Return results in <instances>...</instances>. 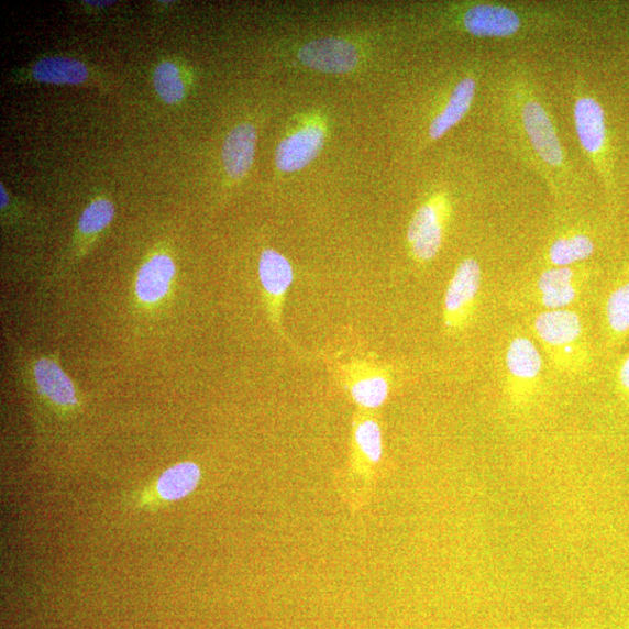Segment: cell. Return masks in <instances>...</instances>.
I'll return each mask as SVG.
<instances>
[{"instance_id": "obj_23", "label": "cell", "mask_w": 629, "mask_h": 629, "mask_svg": "<svg viewBox=\"0 0 629 629\" xmlns=\"http://www.w3.org/2000/svg\"><path fill=\"white\" fill-rule=\"evenodd\" d=\"M618 382L620 387L629 393V355L621 363L618 371Z\"/></svg>"}, {"instance_id": "obj_9", "label": "cell", "mask_w": 629, "mask_h": 629, "mask_svg": "<svg viewBox=\"0 0 629 629\" xmlns=\"http://www.w3.org/2000/svg\"><path fill=\"white\" fill-rule=\"evenodd\" d=\"M345 389L361 410H377L389 397L388 371L367 363L351 364L345 369Z\"/></svg>"}, {"instance_id": "obj_25", "label": "cell", "mask_w": 629, "mask_h": 629, "mask_svg": "<svg viewBox=\"0 0 629 629\" xmlns=\"http://www.w3.org/2000/svg\"><path fill=\"white\" fill-rule=\"evenodd\" d=\"M88 4L95 7H108L110 4H113V2H88Z\"/></svg>"}, {"instance_id": "obj_4", "label": "cell", "mask_w": 629, "mask_h": 629, "mask_svg": "<svg viewBox=\"0 0 629 629\" xmlns=\"http://www.w3.org/2000/svg\"><path fill=\"white\" fill-rule=\"evenodd\" d=\"M451 207L444 195L422 203L412 214L407 230L411 257L420 264L434 261L444 242Z\"/></svg>"}, {"instance_id": "obj_17", "label": "cell", "mask_w": 629, "mask_h": 629, "mask_svg": "<svg viewBox=\"0 0 629 629\" xmlns=\"http://www.w3.org/2000/svg\"><path fill=\"white\" fill-rule=\"evenodd\" d=\"M255 146L257 131L252 124H241L229 133L223 145L222 159L230 178H244L253 164Z\"/></svg>"}, {"instance_id": "obj_6", "label": "cell", "mask_w": 629, "mask_h": 629, "mask_svg": "<svg viewBox=\"0 0 629 629\" xmlns=\"http://www.w3.org/2000/svg\"><path fill=\"white\" fill-rule=\"evenodd\" d=\"M384 456L383 430L371 411L361 410L353 420L350 476L368 488Z\"/></svg>"}, {"instance_id": "obj_24", "label": "cell", "mask_w": 629, "mask_h": 629, "mask_svg": "<svg viewBox=\"0 0 629 629\" xmlns=\"http://www.w3.org/2000/svg\"><path fill=\"white\" fill-rule=\"evenodd\" d=\"M0 196H2V209H4L9 203V196L3 185H0Z\"/></svg>"}, {"instance_id": "obj_14", "label": "cell", "mask_w": 629, "mask_h": 629, "mask_svg": "<svg viewBox=\"0 0 629 629\" xmlns=\"http://www.w3.org/2000/svg\"><path fill=\"white\" fill-rule=\"evenodd\" d=\"M33 376L38 393L54 406L67 410L78 406L74 383L53 358L38 360L34 364Z\"/></svg>"}, {"instance_id": "obj_15", "label": "cell", "mask_w": 629, "mask_h": 629, "mask_svg": "<svg viewBox=\"0 0 629 629\" xmlns=\"http://www.w3.org/2000/svg\"><path fill=\"white\" fill-rule=\"evenodd\" d=\"M176 267L167 254H155L147 261L135 279V295L145 305L162 302L170 290Z\"/></svg>"}, {"instance_id": "obj_12", "label": "cell", "mask_w": 629, "mask_h": 629, "mask_svg": "<svg viewBox=\"0 0 629 629\" xmlns=\"http://www.w3.org/2000/svg\"><path fill=\"white\" fill-rule=\"evenodd\" d=\"M258 271L271 319L279 327L282 308L294 282L293 267L282 253L267 249L261 255Z\"/></svg>"}, {"instance_id": "obj_22", "label": "cell", "mask_w": 629, "mask_h": 629, "mask_svg": "<svg viewBox=\"0 0 629 629\" xmlns=\"http://www.w3.org/2000/svg\"><path fill=\"white\" fill-rule=\"evenodd\" d=\"M113 216L114 207L110 201L96 200L81 214L78 229L84 234H96L111 223Z\"/></svg>"}, {"instance_id": "obj_8", "label": "cell", "mask_w": 629, "mask_h": 629, "mask_svg": "<svg viewBox=\"0 0 629 629\" xmlns=\"http://www.w3.org/2000/svg\"><path fill=\"white\" fill-rule=\"evenodd\" d=\"M598 247L596 232L583 225L564 228L544 249L542 262L549 267H574L593 257Z\"/></svg>"}, {"instance_id": "obj_21", "label": "cell", "mask_w": 629, "mask_h": 629, "mask_svg": "<svg viewBox=\"0 0 629 629\" xmlns=\"http://www.w3.org/2000/svg\"><path fill=\"white\" fill-rule=\"evenodd\" d=\"M153 85L167 104H178L185 98V85L179 68L172 63H163L153 74Z\"/></svg>"}, {"instance_id": "obj_3", "label": "cell", "mask_w": 629, "mask_h": 629, "mask_svg": "<svg viewBox=\"0 0 629 629\" xmlns=\"http://www.w3.org/2000/svg\"><path fill=\"white\" fill-rule=\"evenodd\" d=\"M572 107L580 147L598 176L609 209L615 210L620 191L611 131L596 91L582 78L573 82Z\"/></svg>"}, {"instance_id": "obj_19", "label": "cell", "mask_w": 629, "mask_h": 629, "mask_svg": "<svg viewBox=\"0 0 629 629\" xmlns=\"http://www.w3.org/2000/svg\"><path fill=\"white\" fill-rule=\"evenodd\" d=\"M32 74L35 81L49 85H80L89 75L85 64L64 56L43 58L34 65Z\"/></svg>"}, {"instance_id": "obj_16", "label": "cell", "mask_w": 629, "mask_h": 629, "mask_svg": "<svg viewBox=\"0 0 629 629\" xmlns=\"http://www.w3.org/2000/svg\"><path fill=\"white\" fill-rule=\"evenodd\" d=\"M507 377L514 388L533 386L542 371V358L537 345L527 338L510 341L506 352Z\"/></svg>"}, {"instance_id": "obj_11", "label": "cell", "mask_w": 629, "mask_h": 629, "mask_svg": "<svg viewBox=\"0 0 629 629\" xmlns=\"http://www.w3.org/2000/svg\"><path fill=\"white\" fill-rule=\"evenodd\" d=\"M585 277L586 269L583 264L544 268L537 280L541 305L547 310L567 309L576 301Z\"/></svg>"}, {"instance_id": "obj_18", "label": "cell", "mask_w": 629, "mask_h": 629, "mask_svg": "<svg viewBox=\"0 0 629 629\" xmlns=\"http://www.w3.org/2000/svg\"><path fill=\"white\" fill-rule=\"evenodd\" d=\"M202 472L198 464L184 462L167 468L156 482V493L166 501L186 498L199 486Z\"/></svg>"}, {"instance_id": "obj_5", "label": "cell", "mask_w": 629, "mask_h": 629, "mask_svg": "<svg viewBox=\"0 0 629 629\" xmlns=\"http://www.w3.org/2000/svg\"><path fill=\"white\" fill-rule=\"evenodd\" d=\"M483 283V271L475 258H466L457 266L446 287L443 322L449 332L464 330L474 314Z\"/></svg>"}, {"instance_id": "obj_7", "label": "cell", "mask_w": 629, "mask_h": 629, "mask_svg": "<svg viewBox=\"0 0 629 629\" xmlns=\"http://www.w3.org/2000/svg\"><path fill=\"white\" fill-rule=\"evenodd\" d=\"M533 327L543 346L559 361L573 357L576 351L582 349L583 325L580 314L573 310L540 312Z\"/></svg>"}, {"instance_id": "obj_20", "label": "cell", "mask_w": 629, "mask_h": 629, "mask_svg": "<svg viewBox=\"0 0 629 629\" xmlns=\"http://www.w3.org/2000/svg\"><path fill=\"white\" fill-rule=\"evenodd\" d=\"M605 322L609 338L615 342L629 333V279L616 286L605 304Z\"/></svg>"}, {"instance_id": "obj_1", "label": "cell", "mask_w": 629, "mask_h": 629, "mask_svg": "<svg viewBox=\"0 0 629 629\" xmlns=\"http://www.w3.org/2000/svg\"><path fill=\"white\" fill-rule=\"evenodd\" d=\"M494 112L509 151L539 176L560 210L572 207L584 183L527 65L512 62L498 75Z\"/></svg>"}, {"instance_id": "obj_13", "label": "cell", "mask_w": 629, "mask_h": 629, "mask_svg": "<svg viewBox=\"0 0 629 629\" xmlns=\"http://www.w3.org/2000/svg\"><path fill=\"white\" fill-rule=\"evenodd\" d=\"M324 141V131L318 126H308L295 132L275 151V165L285 173L301 170L320 154Z\"/></svg>"}, {"instance_id": "obj_2", "label": "cell", "mask_w": 629, "mask_h": 629, "mask_svg": "<svg viewBox=\"0 0 629 629\" xmlns=\"http://www.w3.org/2000/svg\"><path fill=\"white\" fill-rule=\"evenodd\" d=\"M451 26L484 41H515L553 33L573 21L572 10L559 3H512L474 0L452 5Z\"/></svg>"}, {"instance_id": "obj_10", "label": "cell", "mask_w": 629, "mask_h": 629, "mask_svg": "<svg viewBox=\"0 0 629 629\" xmlns=\"http://www.w3.org/2000/svg\"><path fill=\"white\" fill-rule=\"evenodd\" d=\"M298 56L306 67L330 74L350 73L360 62L357 48L339 37L312 41L299 51Z\"/></svg>"}]
</instances>
